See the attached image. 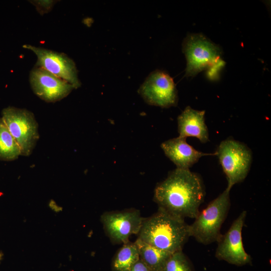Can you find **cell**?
<instances>
[{"label":"cell","instance_id":"1","mask_svg":"<svg viewBox=\"0 0 271 271\" xmlns=\"http://www.w3.org/2000/svg\"><path fill=\"white\" fill-rule=\"evenodd\" d=\"M205 196L200 177L189 169L176 168L155 188L154 199L159 208L184 219L195 218Z\"/></svg>","mask_w":271,"mask_h":271},{"label":"cell","instance_id":"2","mask_svg":"<svg viewBox=\"0 0 271 271\" xmlns=\"http://www.w3.org/2000/svg\"><path fill=\"white\" fill-rule=\"evenodd\" d=\"M138 236L150 245L173 253L182 250L190 237L189 225L159 208L152 216L144 218Z\"/></svg>","mask_w":271,"mask_h":271},{"label":"cell","instance_id":"3","mask_svg":"<svg viewBox=\"0 0 271 271\" xmlns=\"http://www.w3.org/2000/svg\"><path fill=\"white\" fill-rule=\"evenodd\" d=\"M230 190L231 188L227 187L221 194L199 212L193 223L189 225L190 237H193L204 245L217 242L222 235L221 228L230 206Z\"/></svg>","mask_w":271,"mask_h":271},{"label":"cell","instance_id":"4","mask_svg":"<svg viewBox=\"0 0 271 271\" xmlns=\"http://www.w3.org/2000/svg\"><path fill=\"white\" fill-rule=\"evenodd\" d=\"M2 118L17 141L21 156H30L39 139L38 124L30 111L8 106L2 111Z\"/></svg>","mask_w":271,"mask_h":271},{"label":"cell","instance_id":"5","mask_svg":"<svg viewBox=\"0 0 271 271\" xmlns=\"http://www.w3.org/2000/svg\"><path fill=\"white\" fill-rule=\"evenodd\" d=\"M215 155L226 176L228 187L231 189L234 185L244 181L252 160L251 151L245 144L233 139L225 140L220 143Z\"/></svg>","mask_w":271,"mask_h":271},{"label":"cell","instance_id":"6","mask_svg":"<svg viewBox=\"0 0 271 271\" xmlns=\"http://www.w3.org/2000/svg\"><path fill=\"white\" fill-rule=\"evenodd\" d=\"M182 50L187 59L186 77H194L220 60V47L202 34H189L184 39Z\"/></svg>","mask_w":271,"mask_h":271},{"label":"cell","instance_id":"7","mask_svg":"<svg viewBox=\"0 0 271 271\" xmlns=\"http://www.w3.org/2000/svg\"><path fill=\"white\" fill-rule=\"evenodd\" d=\"M246 214V211H243L217 241L215 257L218 259L237 266L251 263V256L245 251L242 239V229Z\"/></svg>","mask_w":271,"mask_h":271},{"label":"cell","instance_id":"8","mask_svg":"<svg viewBox=\"0 0 271 271\" xmlns=\"http://www.w3.org/2000/svg\"><path fill=\"white\" fill-rule=\"evenodd\" d=\"M104 230L115 243H126L133 234H138L144 218L139 210L130 209L106 212L101 216Z\"/></svg>","mask_w":271,"mask_h":271},{"label":"cell","instance_id":"9","mask_svg":"<svg viewBox=\"0 0 271 271\" xmlns=\"http://www.w3.org/2000/svg\"><path fill=\"white\" fill-rule=\"evenodd\" d=\"M139 92L150 105L170 107L177 104V90L174 80L162 70L152 72L141 86Z\"/></svg>","mask_w":271,"mask_h":271},{"label":"cell","instance_id":"10","mask_svg":"<svg viewBox=\"0 0 271 271\" xmlns=\"http://www.w3.org/2000/svg\"><path fill=\"white\" fill-rule=\"evenodd\" d=\"M22 47L31 50L36 55L37 59L36 66L65 80L74 88L80 86L75 62L67 55L29 44L24 45Z\"/></svg>","mask_w":271,"mask_h":271},{"label":"cell","instance_id":"11","mask_svg":"<svg viewBox=\"0 0 271 271\" xmlns=\"http://www.w3.org/2000/svg\"><path fill=\"white\" fill-rule=\"evenodd\" d=\"M30 83L34 93L47 102L60 101L74 89L65 80L36 66L30 72Z\"/></svg>","mask_w":271,"mask_h":271},{"label":"cell","instance_id":"12","mask_svg":"<svg viewBox=\"0 0 271 271\" xmlns=\"http://www.w3.org/2000/svg\"><path fill=\"white\" fill-rule=\"evenodd\" d=\"M161 148L177 168L181 169H189L202 157L215 155V153H204L195 150L187 143L186 138L179 137L163 143Z\"/></svg>","mask_w":271,"mask_h":271},{"label":"cell","instance_id":"13","mask_svg":"<svg viewBox=\"0 0 271 271\" xmlns=\"http://www.w3.org/2000/svg\"><path fill=\"white\" fill-rule=\"evenodd\" d=\"M205 113L204 110H197L187 106L178 117L179 137H193L202 143L208 142L209 134L204 120Z\"/></svg>","mask_w":271,"mask_h":271},{"label":"cell","instance_id":"14","mask_svg":"<svg viewBox=\"0 0 271 271\" xmlns=\"http://www.w3.org/2000/svg\"><path fill=\"white\" fill-rule=\"evenodd\" d=\"M140 259L153 271H162L172 253L150 245L137 238Z\"/></svg>","mask_w":271,"mask_h":271},{"label":"cell","instance_id":"15","mask_svg":"<svg viewBox=\"0 0 271 271\" xmlns=\"http://www.w3.org/2000/svg\"><path fill=\"white\" fill-rule=\"evenodd\" d=\"M140 259V256L136 244L128 242L116 251L111 262L112 271H129L132 266Z\"/></svg>","mask_w":271,"mask_h":271},{"label":"cell","instance_id":"16","mask_svg":"<svg viewBox=\"0 0 271 271\" xmlns=\"http://www.w3.org/2000/svg\"><path fill=\"white\" fill-rule=\"evenodd\" d=\"M21 156L20 148L0 117V160L12 161Z\"/></svg>","mask_w":271,"mask_h":271},{"label":"cell","instance_id":"17","mask_svg":"<svg viewBox=\"0 0 271 271\" xmlns=\"http://www.w3.org/2000/svg\"><path fill=\"white\" fill-rule=\"evenodd\" d=\"M162 271H194V268L182 250L171 254Z\"/></svg>","mask_w":271,"mask_h":271},{"label":"cell","instance_id":"18","mask_svg":"<svg viewBox=\"0 0 271 271\" xmlns=\"http://www.w3.org/2000/svg\"><path fill=\"white\" fill-rule=\"evenodd\" d=\"M36 8L38 12L41 15L50 12L53 7L55 1H31Z\"/></svg>","mask_w":271,"mask_h":271},{"label":"cell","instance_id":"19","mask_svg":"<svg viewBox=\"0 0 271 271\" xmlns=\"http://www.w3.org/2000/svg\"><path fill=\"white\" fill-rule=\"evenodd\" d=\"M129 271H153L148 267L140 259L132 266Z\"/></svg>","mask_w":271,"mask_h":271},{"label":"cell","instance_id":"20","mask_svg":"<svg viewBox=\"0 0 271 271\" xmlns=\"http://www.w3.org/2000/svg\"><path fill=\"white\" fill-rule=\"evenodd\" d=\"M49 207L54 212L58 213L62 211V207L58 206L53 200H51L49 203Z\"/></svg>","mask_w":271,"mask_h":271}]
</instances>
